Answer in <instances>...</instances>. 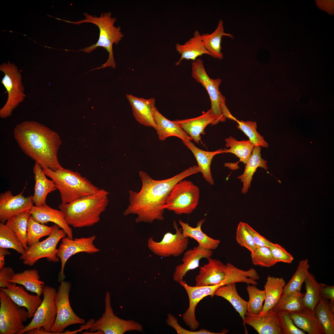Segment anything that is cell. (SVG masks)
<instances>
[{
    "label": "cell",
    "mask_w": 334,
    "mask_h": 334,
    "mask_svg": "<svg viewBox=\"0 0 334 334\" xmlns=\"http://www.w3.org/2000/svg\"><path fill=\"white\" fill-rule=\"evenodd\" d=\"M309 260L306 259L300 260L296 270L289 281L284 288L282 296L297 292H301L302 285L309 272Z\"/></svg>",
    "instance_id": "39"
},
{
    "label": "cell",
    "mask_w": 334,
    "mask_h": 334,
    "mask_svg": "<svg viewBox=\"0 0 334 334\" xmlns=\"http://www.w3.org/2000/svg\"><path fill=\"white\" fill-rule=\"evenodd\" d=\"M53 230L45 239L28 246L24 252L21 255L20 259L24 264L32 266L38 260L46 258L49 262H57L60 259L57 256L58 249L57 244L61 239L67 236L64 231L58 225L54 224Z\"/></svg>",
    "instance_id": "10"
},
{
    "label": "cell",
    "mask_w": 334,
    "mask_h": 334,
    "mask_svg": "<svg viewBox=\"0 0 334 334\" xmlns=\"http://www.w3.org/2000/svg\"><path fill=\"white\" fill-rule=\"evenodd\" d=\"M38 271L36 269H29L14 274L11 283L23 286L26 290L41 296L45 286L44 281L40 280Z\"/></svg>",
    "instance_id": "35"
},
{
    "label": "cell",
    "mask_w": 334,
    "mask_h": 334,
    "mask_svg": "<svg viewBox=\"0 0 334 334\" xmlns=\"http://www.w3.org/2000/svg\"><path fill=\"white\" fill-rule=\"evenodd\" d=\"M255 285H248L246 289L249 296L247 302L246 311L253 315L259 314L262 311L265 298L264 290L258 289Z\"/></svg>",
    "instance_id": "45"
},
{
    "label": "cell",
    "mask_w": 334,
    "mask_h": 334,
    "mask_svg": "<svg viewBox=\"0 0 334 334\" xmlns=\"http://www.w3.org/2000/svg\"><path fill=\"white\" fill-rule=\"evenodd\" d=\"M207 259L208 263L200 267L195 277V286L217 285L225 279V265L220 260L211 257Z\"/></svg>",
    "instance_id": "24"
},
{
    "label": "cell",
    "mask_w": 334,
    "mask_h": 334,
    "mask_svg": "<svg viewBox=\"0 0 334 334\" xmlns=\"http://www.w3.org/2000/svg\"><path fill=\"white\" fill-rule=\"evenodd\" d=\"M320 293L321 298L330 300V306L334 312V286L328 285L321 283Z\"/></svg>",
    "instance_id": "53"
},
{
    "label": "cell",
    "mask_w": 334,
    "mask_h": 334,
    "mask_svg": "<svg viewBox=\"0 0 334 334\" xmlns=\"http://www.w3.org/2000/svg\"><path fill=\"white\" fill-rule=\"evenodd\" d=\"M42 170L46 175L54 182L62 203H69L95 194L99 189L77 172L64 168L53 171L45 168Z\"/></svg>",
    "instance_id": "5"
},
{
    "label": "cell",
    "mask_w": 334,
    "mask_h": 334,
    "mask_svg": "<svg viewBox=\"0 0 334 334\" xmlns=\"http://www.w3.org/2000/svg\"><path fill=\"white\" fill-rule=\"evenodd\" d=\"M251 256L252 264L255 266L269 268L277 263L268 247H258Z\"/></svg>",
    "instance_id": "47"
},
{
    "label": "cell",
    "mask_w": 334,
    "mask_h": 334,
    "mask_svg": "<svg viewBox=\"0 0 334 334\" xmlns=\"http://www.w3.org/2000/svg\"><path fill=\"white\" fill-rule=\"evenodd\" d=\"M0 247L13 249L21 255L25 250L14 232L2 223H0Z\"/></svg>",
    "instance_id": "44"
},
{
    "label": "cell",
    "mask_w": 334,
    "mask_h": 334,
    "mask_svg": "<svg viewBox=\"0 0 334 334\" xmlns=\"http://www.w3.org/2000/svg\"><path fill=\"white\" fill-rule=\"evenodd\" d=\"M126 97L136 121L143 125L155 129L156 125L153 117V110L156 107L155 99L152 98L147 99L131 94H127Z\"/></svg>",
    "instance_id": "21"
},
{
    "label": "cell",
    "mask_w": 334,
    "mask_h": 334,
    "mask_svg": "<svg viewBox=\"0 0 334 334\" xmlns=\"http://www.w3.org/2000/svg\"><path fill=\"white\" fill-rule=\"evenodd\" d=\"M96 238V236L93 235L89 237L72 239L67 236L62 239L57 254V256L61 260V269L58 275V282H60L65 278L64 273L65 266L67 260L72 256L79 252L93 254L100 251L93 244Z\"/></svg>",
    "instance_id": "15"
},
{
    "label": "cell",
    "mask_w": 334,
    "mask_h": 334,
    "mask_svg": "<svg viewBox=\"0 0 334 334\" xmlns=\"http://www.w3.org/2000/svg\"><path fill=\"white\" fill-rule=\"evenodd\" d=\"M28 212L36 221L43 224L50 222L54 223L64 231L68 238H73L72 229L60 210L53 208L46 204L39 207L33 205Z\"/></svg>",
    "instance_id": "22"
},
{
    "label": "cell",
    "mask_w": 334,
    "mask_h": 334,
    "mask_svg": "<svg viewBox=\"0 0 334 334\" xmlns=\"http://www.w3.org/2000/svg\"><path fill=\"white\" fill-rule=\"evenodd\" d=\"M176 48L177 51L181 55L180 59L175 63L176 66L179 65L184 59L195 61L198 57L204 54L211 56L206 49L201 39V35L198 30H195L193 36L184 44L177 43Z\"/></svg>",
    "instance_id": "27"
},
{
    "label": "cell",
    "mask_w": 334,
    "mask_h": 334,
    "mask_svg": "<svg viewBox=\"0 0 334 334\" xmlns=\"http://www.w3.org/2000/svg\"><path fill=\"white\" fill-rule=\"evenodd\" d=\"M191 75L196 81L201 84L207 90L210 99L212 113L215 118L217 123L225 121L223 115L229 110L226 105V99L219 90L221 80L219 78H210L205 71L203 60L198 58L192 63Z\"/></svg>",
    "instance_id": "6"
},
{
    "label": "cell",
    "mask_w": 334,
    "mask_h": 334,
    "mask_svg": "<svg viewBox=\"0 0 334 334\" xmlns=\"http://www.w3.org/2000/svg\"><path fill=\"white\" fill-rule=\"evenodd\" d=\"M198 172L197 166L194 165L172 178L157 180L152 178L146 172L139 171L141 188L138 192L129 191V204L123 215H136L135 221L137 223H152L155 220H163L164 206L173 187L180 181Z\"/></svg>",
    "instance_id": "1"
},
{
    "label": "cell",
    "mask_w": 334,
    "mask_h": 334,
    "mask_svg": "<svg viewBox=\"0 0 334 334\" xmlns=\"http://www.w3.org/2000/svg\"><path fill=\"white\" fill-rule=\"evenodd\" d=\"M167 317V324L174 328L178 334H225L229 332V330L226 329H224L220 332H212L205 329L197 331H189L182 327L179 324L177 319L172 314H168Z\"/></svg>",
    "instance_id": "50"
},
{
    "label": "cell",
    "mask_w": 334,
    "mask_h": 334,
    "mask_svg": "<svg viewBox=\"0 0 334 334\" xmlns=\"http://www.w3.org/2000/svg\"><path fill=\"white\" fill-rule=\"evenodd\" d=\"M15 273L11 268L4 267L0 269V287L5 288L11 283L10 280Z\"/></svg>",
    "instance_id": "54"
},
{
    "label": "cell",
    "mask_w": 334,
    "mask_h": 334,
    "mask_svg": "<svg viewBox=\"0 0 334 334\" xmlns=\"http://www.w3.org/2000/svg\"><path fill=\"white\" fill-rule=\"evenodd\" d=\"M225 36L233 39L232 35L225 32L223 21L222 19H219L216 29L212 33H203L201 35L204 45L212 57L220 60L223 59V54L221 51V41L222 37Z\"/></svg>",
    "instance_id": "31"
},
{
    "label": "cell",
    "mask_w": 334,
    "mask_h": 334,
    "mask_svg": "<svg viewBox=\"0 0 334 334\" xmlns=\"http://www.w3.org/2000/svg\"><path fill=\"white\" fill-rule=\"evenodd\" d=\"M29 334H49L42 327L35 328L26 332Z\"/></svg>",
    "instance_id": "56"
},
{
    "label": "cell",
    "mask_w": 334,
    "mask_h": 334,
    "mask_svg": "<svg viewBox=\"0 0 334 334\" xmlns=\"http://www.w3.org/2000/svg\"><path fill=\"white\" fill-rule=\"evenodd\" d=\"M295 325L308 334H325L314 310L304 306L302 310L288 312Z\"/></svg>",
    "instance_id": "28"
},
{
    "label": "cell",
    "mask_w": 334,
    "mask_h": 334,
    "mask_svg": "<svg viewBox=\"0 0 334 334\" xmlns=\"http://www.w3.org/2000/svg\"><path fill=\"white\" fill-rule=\"evenodd\" d=\"M315 316L325 334H334V312L328 299L321 298L314 310Z\"/></svg>",
    "instance_id": "37"
},
{
    "label": "cell",
    "mask_w": 334,
    "mask_h": 334,
    "mask_svg": "<svg viewBox=\"0 0 334 334\" xmlns=\"http://www.w3.org/2000/svg\"><path fill=\"white\" fill-rule=\"evenodd\" d=\"M179 283L186 289L189 301V306L182 315V319L191 330L195 331L199 325V323L196 320L195 315L197 305L200 300L206 296H210L212 298L215 295L216 290L221 285L219 284L215 285L192 286L187 285L185 280H182Z\"/></svg>",
    "instance_id": "16"
},
{
    "label": "cell",
    "mask_w": 334,
    "mask_h": 334,
    "mask_svg": "<svg viewBox=\"0 0 334 334\" xmlns=\"http://www.w3.org/2000/svg\"><path fill=\"white\" fill-rule=\"evenodd\" d=\"M304 294L297 292L281 296L277 303L270 310L276 312H289L302 310L304 307L303 300Z\"/></svg>",
    "instance_id": "41"
},
{
    "label": "cell",
    "mask_w": 334,
    "mask_h": 334,
    "mask_svg": "<svg viewBox=\"0 0 334 334\" xmlns=\"http://www.w3.org/2000/svg\"><path fill=\"white\" fill-rule=\"evenodd\" d=\"M23 192L14 195L10 191L0 195V221L4 224L9 219L22 213L28 212L34 203L32 196L27 197Z\"/></svg>",
    "instance_id": "17"
},
{
    "label": "cell",
    "mask_w": 334,
    "mask_h": 334,
    "mask_svg": "<svg viewBox=\"0 0 334 334\" xmlns=\"http://www.w3.org/2000/svg\"><path fill=\"white\" fill-rule=\"evenodd\" d=\"M269 248L274 259L277 263L282 262L291 263L294 259L292 255L277 243H273Z\"/></svg>",
    "instance_id": "51"
},
{
    "label": "cell",
    "mask_w": 334,
    "mask_h": 334,
    "mask_svg": "<svg viewBox=\"0 0 334 334\" xmlns=\"http://www.w3.org/2000/svg\"><path fill=\"white\" fill-rule=\"evenodd\" d=\"M35 184L32 200L37 207L46 204L48 195L57 190L54 181L48 179L40 165L35 162L33 168Z\"/></svg>",
    "instance_id": "26"
},
{
    "label": "cell",
    "mask_w": 334,
    "mask_h": 334,
    "mask_svg": "<svg viewBox=\"0 0 334 334\" xmlns=\"http://www.w3.org/2000/svg\"><path fill=\"white\" fill-rule=\"evenodd\" d=\"M10 254L7 249L0 247V269L4 267L5 256Z\"/></svg>",
    "instance_id": "55"
},
{
    "label": "cell",
    "mask_w": 334,
    "mask_h": 334,
    "mask_svg": "<svg viewBox=\"0 0 334 334\" xmlns=\"http://www.w3.org/2000/svg\"><path fill=\"white\" fill-rule=\"evenodd\" d=\"M109 194L105 189H99L95 194L69 203H62L58 207L69 225L75 228L91 226L100 221L109 203Z\"/></svg>",
    "instance_id": "3"
},
{
    "label": "cell",
    "mask_w": 334,
    "mask_h": 334,
    "mask_svg": "<svg viewBox=\"0 0 334 334\" xmlns=\"http://www.w3.org/2000/svg\"><path fill=\"white\" fill-rule=\"evenodd\" d=\"M54 227V225L48 226L45 224L39 223L30 216L28 223L26 242L28 246L40 242L43 237L49 236L52 233Z\"/></svg>",
    "instance_id": "43"
},
{
    "label": "cell",
    "mask_w": 334,
    "mask_h": 334,
    "mask_svg": "<svg viewBox=\"0 0 334 334\" xmlns=\"http://www.w3.org/2000/svg\"><path fill=\"white\" fill-rule=\"evenodd\" d=\"M304 283L306 292L303 298L304 306L314 310L321 298L320 293L321 283H318L315 276L310 272Z\"/></svg>",
    "instance_id": "40"
},
{
    "label": "cell",
    "mask_w": 334,
    "mask_h": 334,
    "mask_svg": "<svg viewBox=\"0 0 334 334\" xmlns=\"http://www.w3.org/2000/svg\"><path fill=\"white\" fill-rule=\"evenodd\" d=\"M105 312L101 317L91 325L89 328L91 332H95L98 334H123L128 331L143 332V327L139 323L132 320H124L115 315L109 291L105 293Z\"/></svg>",
    "instance_id": "9"
},
{
    "label": "cell",
    "mask_w": 334,
    "mask_h": 334,
    "mask_svg": "<svg viewBox=\"0 0 334 334\" xmlns=\"http://www.w3.org/2000/svg\"><path fill=\"white\" fill-rule=\"evenodd\" d=\"M261 146L254 147L250 157L246 164L243 173L238 177L243 182L242 193L244 194H245L250 188L252 177L257 169L259 167L266 170L268 169L267 162L261 157Z\"/></svg>",
    "instance_id": "34"
},
{
    "label": "cell",
    "mask_w": 334,
    "mask_h": 334,
    "mask_svg": "<svg viewBox=\"0 0 334 334\" xmlns=\"http://www.w3.org/2000/svg\"><path fill=\"white\" fill-rule=\"evenodd\" d=\"M285 284V281L282 277L268 276L264 286L265 294L264 302L260 315H263L277 303Z\"/></svg>",
    "instance_id": "30"
},
{
    "label": "cell",
    "mask_w": 334,
    "mask_h": 334,
    "mask_svg": "<svg viewBox=\"0 0 334 334\" xmlns=\"http://www.w3.org/2000/svg\"><path fill=\"white\" fill-rule=\"evenodd\" d=\"M245 226L252 236L254 242L257 247H269L273 243L270 242L265 238L259 234L248 224L244 223Z\"/></svg>",
    "instance_id": "52"
},
{
    "label": "cell",
    "mask_w": 334,
    "mask_h": 334,
    "mask_svg": "<svg viewBox=\"0 0 334 334\" xmlns=\"http://www.w3.org/2000/svg\"><path fill=\"white\" fill-rule=\"evenodd\" d=\"M225 146L229 149H223V153H231L239 159V161L246 164L251 155L254 146L249 140L238 141L230 136L225 139Z\"/></svg>",
    "instance_id": "38"
},
{
    "label": "cell",
    "mask_w": 334,
    "mask_h": 334,
    "mask_svg": "<svg viewBox=\"0 0 334 334\" xmlns=\"http://www.w3.org/2000/svg\"><path fill=\"white\" fill-rule=\"evenodd\" d=\"M0 302V334H19L25 327L23 323L28 319L27 310L1 290Z\"/></svg>",
    "instance_id": "12"
},
{
    "label": "cell",
    "mask_w": 334,
    "mask_h": 334,
    "mask_svg": "<svg viewBox=\"0 0 334 334\" xmlns=\"http://www.w3.org/2000/svg\"><path fill=\"white\" fill-rule=\"evenodd\" d=\"M60 283L55 296L57 314L52 334H61L70 325L85 323V320L76 314L70 305L69 295L71 283L64 280Z\"/></svg>",
    "instance_id": "11"
},
{
    "label": "cell",
    "mask_w": 334,
    "mask_h": 334,
    "mask_svg": "<svg viewBox=\"0 0 334 334\" xmlns=\"http://www.w3.org/2000/svg\"><path fill=\"white\" fill-rule=\"evenodd\" d=\"M177 121L182 129L197 143L201 141L200 135L205 134V127L209 124L213 125L217 124L210 109L198 117Z\"/></svg>",
    "instance_id": "25"
},
{
    "label": "cell",
    "mask_w": 334,
    "mask_h": 334,
    "mask_svg": "<svg viewBox=\"0 0 334 334\" xmlns=\"http://www.w3.org/2000/svg\"><path fill=\"white\" fill-rule=\"evenodd\" d=\"M277 313L282 334H306L296 326L288 312L280 311Z\"/></svg>",
    "instance_id": "49"
},
{
    "label": "cell",
    "mask_w": 334,
    "mask_h": 334,
    "mask_svg": "<svg viewBox=\"0 0 334 334\" xmlns=\"http://www.w3.org/2000/svg\"><path fill=\"white\" fill-rule=\"evenodd\" d=\"M182 142L195 156L197 162L199 172L202 173L206 182L211 185H214V181L211 171V163L215 155L223 153V149H220L213 152L206 151L197 148L191 141Z\"/></svg>",
    "instance_id": "29"
},
{
    "label": "cell",
    "mask_w": 334,
    "mask_h": 334,
    "mask_svg": "<svg viewBox=\"0 0 334 334\" xmlns=\"http://www.w3.org/2000/svg\"><path fill=\"white\" fill-rule=\"evenodd\" d=\"M57 291L54 288L45 286L42 294L43 299L37 308L30 322L19 334L26 333L35 328L42 327L49 334L51 333L56 316L55 296Z\"/></svg>",
    "instance_id": "13"
},
{
    "label": "cell",
    "mask_w": 334,
    "mask_h": 334,
    "mask_svg": "<svg viewBox=\"0 0 334 334\" xmlns=\"http://www.w3.org/2000/svg\"><path fill=\"white\" fill-rule=\"evenodd\" d=\"M213 254L212 250L202 247L199 245L192 249L186 251L182 259V263L177 266L173 275V280L179 283L187 272L199 267L200 260L202 258L208 259Z\"/></svg>",
    "instance_id": "19"
},
{
    "label": "cell",
    "mask_w": 334,
    "mask_h": 334,
    "mask_svg": "<svg viewBox=\"0 0 334 334\" xmlns=\"http://www.w3.org/2000/svg\"><path fill=\"white\" fill-rule=\"evenodd\" d=\"M0 289L16 304L27 309L29 319L33 317L42 301L40 296L29 293L22 286H17L15 283H10L7 288Z\"/></svg>",
    "instance_id": "20"
},
{
    "label": "cell",
    "mask_w": 334,
    "mask_h": 334,
    "mask_svg": "<svg viewBox=\"0 0 334 334\" xmlns=\"http://www.w3.org/2000/svg\"><path fill=\"white\" fill-rule=\"evenodd\" d=\"M13 135L23 152L42 169L53 171L64 169L58 156L62 142L56 132L37 122L26 121L16 126Z\"/></svg>",
    "instance_id": "2"
},
{
    "label": "cell",
    "mask_w": 334,
    "mask_h": 334,
    "mask_svg": "<svg viewBox=\"0 0 334 334\" xmlns=\"http://www.w3.org/2000/svg\"><path fill=\"white\" fill-rule=\"evenodd\" d=\"M31 216L29 212H24L8 220L5 224L14 232L25 250L28 247L26 242L27 234L28 221Z\"/></svg>",
    "instance_id": "42"
},
{
    "label": "cell",
    "mask_w": 334,
    "mask_h": 334,
    "mask_svg": "<svg viewBox=\"0 0 334 334\" xmlns=\"http://www.w3.org/2000/svg\"><path fill=\"white\" fill-rule=\"evenodd\" d=\"M84 15L85 17L84 19L76 22L65 20H63V21L76 25L85 23H90L95 24L98 26L100 30L99 38L96 44L76 51H82L89 53L98 47H102L109 53L108 59L101 66L91 70L108 67L115 68L116 64L113 55V44H118L123 36L120 27L119 26L116 27L114 25L116 19L112 17L111 13L109 12L102 13L99 17L95 15L93 16L87 13H84Z\"/></svg>",
    "instance_id": "4"
},
{
    "label": "cell",
    "mask_w": 334,
    "mask_h": 334,
    "mask_svg": "<svg viewBox=\"0 0 334 334\" xmlns=\"http://www.w3.org/2000/svg\"><path fill=\"white\" fill-rule=\"evenodd\" d=\"M205 219L200 220L195 228L191 226L188 223L181 220L178 222L182 229V233L184 237L193 238L198 243L199 245L206 249L215 250L218 246L221 241L210 237L202 230L201 227Z\"/></svg>",
    "instance_id": "33"
},
{
    "label": "cell",
    "mask_w": 334,
    "mask_h": 334,
    "mask_svg": "<svg viewBox=\"0 0 334 334\" xmlns=\"http://www.w3.org/2000/svg\"><path fill=\"white\" fill-rule=\"evenodd\" d=\"M259 334H282L277 312L270 310L263 315L246 312L243 321Z\"/></svg>",
    "instance_id": "18"
},
{
    "label": "cell",
    "mask_w": 334,
    "mask_h": 334,
    "mask_svg": "<svg viewBox=\"0 0 334 334\" xmlns=\"http://www.w3.org/2000/svg\"><path fill=\"white\" fill-rule=\"evenodd\" d=\"M199 188L191 181L181 180L173 187L166 199L164 208L178 215L189 214L199 203Z\"/></svg>",
    "instance_id": "7"
},
{
    "label": "cell",
    "mask_w": 334,
    "mask_h": 334,
    "mask_svg": "<svg viewBox=\"0 0 334 334\" xmlns=\"http://www.w3.org/2000/svg\"><path fill=\"white\" fill-rule=\"evenodd\" d=\"M153 117L156 125L155 129L160 140L164 141L171 136L177 137L182 141L192 140L182 129L177 120L171 121L167 119L161 113L156 106L153 110Z\"/></svg>",
    "instance_id": "23"
},
{
    "label": "cell",
    "mask_w": 334,
    "mask_h": 334,
    "mask_svg": "<svg viewBox=\"0 0 334 334\" xmlns=\"http://www.w3.org/2000/svg\"><path fill=\"white\" fill-rule=\"evenodd\" d=\"M236 234V241L240 246L247 248L251 253L255 251L258 247L246 228L244 222L241 221L239 223Z\"/></svg>",
    "instance_id": "48"
},
{
    "label": "cell",
    "mask_w": 334,
    "mask_h": 334,
    "mask_svg": "<svg viewBox=\"0 0 334 334\" xmlns=\"http://www.w3.org/2000/svg\"><path fill=\"white\" fill-rule=\"evenodd\" d=\"M173 225L176 230L175 233L169 232L166 233L160 242L154 241L153 237L148 239V247L155 255L163 257L171 256L177 257L186 249L189 243V238L183 236L182 228H178L175 221H173Z\"/></svg>",
    "instance_id": "14"
},
{
    "label": "cell",
    "mask_w": 334,
    "mask_h": 334,
    "mask_svg": "<svg viewBox=\"0 0 334 334\" xmlns=\"http://www.w3.org/2000/svg\"><path fill=\"white\" fill-rule=\"evenodd\" d=\"M0 70L4 75L2 84L8 94L7 101L0 109V117L7 118L12 114L13 110L24 100V88L22 82L21 74L14 63L9 61L0 66Z\"/></svg>",
    "instance_id": "8"
},
{
    "label": "cell",
    "mask_w": 334,
    "mask_h": 334,
    "mask_svg": "<svg viewBox=\"0 0 334 334\" xmlns=\"http://www.w3.org/2000/svg\"><path fill=\"white\" fill-rule=\"evenodd\" d=\"M225 279L221 283L222 286L237 282H244L248 285L250 284L256 285L257 280L260 277L255 269L251 268L247 271L240 269L230 263L225 265L224 270Z\"/></svg>",
    "instance_id": "32"
},
{
    "label": "cell",
    "mask_w": 334,
    "mask_h": 334,
    "mask_svg": "<svg viewBox=\"0 0 334 334\" xmlns=\"http://www.w3.org/2000/svg\"><path fill=\"white\" fill-rule=\"evenodd\" d=\"M238 124V128L242 131L249 138V140L255 147H262L267 148L268 143L257 131V123L254 121H239L236 118L235 120Z\"/></svg>",
    "instance_id": "46"
},
{
    "label": "cell",
    "mask_w": 334,
    "mask_h": 334,
    "mask_svg": "<svg viewBox=\"0 0 334 334\" xmlns=\"http://www.w3.org/2000/svg\"><path fill=\"white\" fill-rule=\"evenodd\" d=\"M214 295L223 298L229 301L239 313L243 321L246 311L247 302L238 293L235 283L221 286L216 290Z\"/></svg>",
    "instance_id": "36"
}]
</instances>
